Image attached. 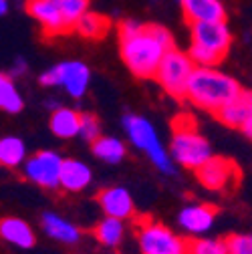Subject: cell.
Listing matches in <instances>:
<instances>
[{
  "instance_id": "obj_9",
  "label": "cell",
  "mask_w": 252,
  "mask_h": 254,
  "mask_svg": "<svg viewBox=\"0 0 252 254\" xmlns=\"http://www.w3.org/2000/svg\"><path fill=\"white\" fill-rule=\"evenodd\" d=\"M196 172L202 186L214 190V192H224V190L232 188L240 178V170L232 160H228V157H214V155Z\"/></svg>"
},
{
  "instance_id": "obj_18",
  "label": "cell",
  "mask_w": 252,
  "mask_h": 254,
  "mask_svg": "<svg viewBox=\"0 0 252 254\" xmlns=\"http://www.w3.org/2000/svg\"><path fill=\"white\" fill-rule=\"evenodd\" d=\"M0 238H4L6 242L18 246V248H33L37 238L35 230L30 228L28 222L22 218H2L0 220Z\"/></svg>"
},
{
  "instance_id": "obj_7",
  "label": "cell",
  "mask_w": 252,
  "mask_h": 254,
  "mask_svg": "<svg viewBox=\"0 0 252 254\" xmlns=\"http://www.w3.org/2000/svg\"><path fill=\"white\" fill-rule=\"evenodd\" d=\"M137 244L141 254H188V240L153 220L139 224Z\"/></svg>"
},
{
  "instance_id": "obj_8",
  "label": "cell",
  "mask_w": 252,
  "mask_h": 254,
  "mask_svg": "<svg viewBox=\"0 0 252 254\" xmlns=\"http://www.w3.org/2000/svg\"><path fill=\"white\" fill-rule=\"evenodd\" d=\"M61 164H63V157L57 151L45 149V151L35 153L33 157H26L22 166H24L26 180H30L41 188L53 190V188H59Z\"/></svg>"
},
{
  "instance_id": "obj_6",
  "label": "cell",
  "mask_w": 252,
  "mask_h": 254,
  "mask_svg": "<svg viewBox=\"0 0 252 254\" xmlns=\"http://www.w3.org/2000/svg\"><path fill=\"white\" fill-rule=\"evenodd\" d=\"M43 87H63L71 97L81 99L89 89L91 71L81 61H63L41 75Z\"/></svg>"
},
{
  "instance_id": "obj_16",
  "label": "cell",
  "mask_w": 252,
  "mask_h": 254,
  "mask_svg": "<svg viewBox=\"0 0 252 254\" xmlns=\"http://www.w3.org/2000/svg\"><path fill=\"white\" fill-rule=\"evenodd\" d=\"M93 180L91 168L81 160H63L61 174H59V186L67 192H81Z\"/></svg>"
},
{
  "instance_id": "obj_13",
  "label": "cell",
  "mask_w": 252,
  "mask_h": 254,
  "mask_svg": "<svg viewBox=\"0 0 252 254\" xmlns=\"http://www.w3.org/2000/svg\"><path fill=\"white\" fill-rule=\"evenodd\" d=\"M188 24L226 20V8L220 0H178Z\"/></svg>"
},
{
  "instance_id": "obj_10",
  "label": "cell",
  "mask_w": 252,
  "mask_h": 254,
  "mask_svg": "<svg viewBox=\"0 0 252 254\" xmlns=\"http://www.w3.org/2000/svg\"><path fill=\"white\" fill-rule=\"evenodd\" d=\"M192 30V45L204 47L220 57H226L232 45V33L226 24V20H218V22H196L190 24Z\"/></svg>"
},
{
  "instance_id": "obj_3",
  "label": "cell",
  "mask_w": 252,
  "mask_h": 254,
  "mask_svg": "<svg viewBox=\"0 0 252 254\" xmlns=\"http://www.w3.org/2000/svg\"><path fill=\"white\" fill-rule=\"evenodd\" d=\"M174 164L188 170H198L212 157L210 141L196 129V121L190 115L174 119V133L168 149Z\"/></svg>"
},
{
  "instance_id": "obj_1",
  "label": "cell",
  "mask_w": 252,
  "mask_h": 254,
  "mask_svg": "<svg viewBox=\"0 0 252 254\" xmlns=\"http://www.w3.org/2000/svg\"><path fill=\"white\" fill-rule=\"evenodd\" d=\"M174 47V37L160 24H141L133 18H125L119 24V53L135 77H153L166 51Z\"/></svg>"
},
{
  "instance_id": "obj_31",
  "label": "cell",
  "mask_w": 252,
  "mask_h": 254,
  "mask_svg": "<svg viewBox=\"0 0 252 254\" xmlns=\"http://www.w3.org/2000/svg\"><path fill=\"white\" fill-rule=\"evenodd\" d=\"M8 12V0H0V16H4Z\"/></svg>"
},
{
  "instance_id": "obj_4",
  "label": "cell",
  "mask_w": 252,
  "mask_h": 254,
  "mask_svg": "<svg viewBox=\"0 0 252 254\" xmlns=\"http://www.w3.org/2000/svg\"><path fill=\"white\" fill-rule=\"evenodd\" d=\"M123 129L127 133L129 141L139 151H143L149 157V162L162 174H168V176L176 174V164L172 162L168 149L162 145L160 135H157L155 127L151 125L149 119L141 115H133V113L123 115Z\"/></svg>"
},
{
  "instance_id": "obj_12",
  "label": "cell",
  "mask_w": 252,
  "mask_h": 254,
  "mask_svg": "<svg viewBox=\"0 0 252 254\" xmlns=\"http://www.w3.org/2000/svg\"><path fill=\"white\" fill-rule=\"evenodd\" d=\"M99 206L105 212V216L117 218V220H123V222L133 218V214H135V204H133L129 190H125L121 186L103 190V192L99 194Z\"/></svg>"
},
{
  "instance_id": "obj_20",
  "label": "cell",
  "mask_w": 252,
  "mask_h": 254,
  "mask_svg": "<svg viewBox=\"0 0 252 254\" xmlns=\"http://www.w3.org/2000/svg\"><path fill=\"white\" fill-rule=\"evenodd\" d=\"M109 26H111V20H109L105 14L87 10V12L77 20L75 30H77L81 37H87V39H103V37L109 33Z\"/></svg>"
},
{
  "instance_id": "obj_24",
  "label": "cell",
  "mask_w": 252,
  "mask_h": 254,
  "mask_svg": "<svg viewBox=\"0 0 252 254\" xmlns=\"http://www.w3.org/2000/svg\"><path fill=\"white\" fill-rule=\"evenodd\" d=\"M22 105H24L22 95L18 93L16 85L12 83V77L0 73V109L6 113H18L22 109Z\"/></svg>"
},
{
  "instance_id": "obj_29",
  "label": "cell",
  "mask_w": 252,
  "mask_h": 254,
  "mask_svg": "<svg viewBox=\"0 0 252 254\" xmlns=\"http://www.w3.org/2000/svg\"><path fill=\"white\" fill-rule=\"evenodd\" d=\"M224 246L226 254H252V238L248 234H232Z\"/></svg>"
},
{
  "instance_id": "obj_5",
  "label": "cell",
  "mask_w": 252,
  "mask_h": 254,
  "mask_svg": "<svg viewBox=\"0 0 252 254\" xmlns=\"http://www.w3.org/2000/svg\"><path fill=\"white\" fill-rule=\"evenodd\" d=\"M192 69H194V65H192L190 57H188L184 51H178L176 47H172L162 57L153 77H155L157 83L164 87L166 93H170L172 97H180L182 99L184 91H186L188 77H190Z\"/></svg>"
},
{
  "instance_id": "obj_25",
  "label": "cell",
  "mask_w": 252,
  "mask_h": 254,
  "mask_svg": "<svg viewBox=\"0 0 252 254\" xmlns=\"http://www.w3.org/2000/svg\"><path fill=\"white\" fill-rule=\"evenodd\" d=\"M61 18H63V24H65L67 33L75 28L77 20L89 10V0H53Z\"/></svg>"
},
{
  "instance_id": "obj_21",
  "label": "cell",
  "mask_w": 252,
  "mask_h": 254,
  "mask_svg": "<svg viewBox=\"0 0 252 254\" xmlns=\"http://www.w3.org/2000/svg\"><path fill=\"white\" fill-rule=\"evenodd\" d=\"M93 153L95 157H99L101 162H107V164H119L123 157H125V143L117 137H103L99 135L95 141H93Z\"/></svg>"
},
{
  "instance_id": "obj_28",
  "label": "cell",
  "mask_w": 252,
  "mask_h": 254,
  "mask_svg": "<svg viewBox=\"0 0 252 254\" xmlns=\"http://www.w3.org/2000/svg\"><path fill=\"white\" fill-rule=\"evenodd\" d=\"M79 135L85 141H91V143L101 135V127H99V121H97L95 115H91V113H81L79 115Z\"/></svg>"
},
{
  "instance_id": "obj_23",
  "label": "cell",
  "mask_w": 252,
  "mask_h": 254,
  "mask_svg": "<svg viewBox=\"0 0 252 254\" xmlns=\"http://www.w3.org/2000/svg\"><path fill=\"white\" fill-rule=\"evenodd\" d=\"M26 160V145L20 137L8 135L0 139V164L6 168H18Z\"/></svg>"
},
{
  "instance_id": "obj_17",
  "label": "cell",
  "mask_w": 252,
  "mask_h": 254,
  "mask_svg": "<svg viewBox=\"0 0 252 254\" xmlns=\"http://www.w3.org/2000/svg\"><path fill=\"white\" fill-rule=\"evenodd\" d=\"M41 226H43L47 236H51L53 240L63 242V244H75L81 238V230L73 224V222H69L67 218H63L55 212H45L43 214Z\"/></svg>"
},
{
  "instance_id": "obj_27",
  "label": "cell",
  "mask_w": 252,
  "mask_h": 254,
  "mask_svg": "<svg viewBox=\"0 0 252 254\" xmlns=\"http://www.w3.org/2000/svg\"><path fill=\"white\" fill-rule=\"evenodd\" d=\"M188 57H190L192 61V65L194 67H216L222 63V57L204 49V47H198V45H190V49H188L186 53Z\"/></svg>"
},
{
  "instance_id": "obj_11",
  "label": "cell",
  "mask_w": 252,
  "mask_h": 254,
  "mask_svg": "<svg viewBox=\"0 0 252 254\" xmlns=\"http://www.w3.org/2000/svg\"><path fill=\"white\" fill-rule=\"evenodd\" d=\"M216 210L208 204H188L178 214V224L186 234L200 236L212 230Z\"/></svg>"
},
{
  "instance_id": "obj_19",
  "label": "cell",
  "mask_w": 252,
  "mask_h": 254,
  "mask_svg": "<svg viewBox=\"0 0 252 254\" xmlns=\"http://www.w3.org/2000/svg\"><path fill=\"white\" fill-rule=\"evenodd\" d=\"M79 115L75 109H67V107H59L53 111L51 115V131L61 137V139H71L79 135Z\"/></svg>"
},
{
  "instance_id": "obj_2",
  "label": "cell",
  "mask_w": 252,
  "mask_h": 254,
  "mask_svg": "<svg viewBox=\"0 0 252 254\" xmlns=\"http://www.w3.org/2000/svg\"><path fill=\"white\" fill-rule=\"evenodd\" d=\"M240 91H242L240 83L220 69L194 67L190 77H188L184 97L196 107L216 113L224 103L234 99Z\"/></svg>"
},
{
  "instance_id": "obj_15",
  "label": "cell",
  "mask_w": 252,
  "mask_h": 254,
  "mask_svg": "<svg viewBox=\"0 0 252 254\" xmlns=\"http://www.w3.org/2000/svg\"><path fill=\"white\" fill-rule=\"evenodd\" d=\"M216 117L228 127H242L244 121L252 119V95L250 91L242 89L234 99H230L228 103H224L216 111Z\"/></svg>"
},
{
  "instance_id": "obj_22",
  "label": "cell",
  "mask_w": 252,
  "mask_h": 254,
  "mask_svg": "<svg viewBox=\"0 0 252 254\" xmlns=\"http://www.w3.org/2000/svg\"><path fill=\"white\" fill-rule=\"evenodd\" d=\"M123 236H125V222L123 220H117V218L105 216L99 222V224H97V228H95V238L103 246H107V248L119 246L121 240H123Z\"/></svg>"
},
{
  "instance_id": "obj_26",
  "label": "cell",
  "mask_w": 252,
  "mask_h": 254,
  "mask_svg": "<svg viewBox=\"0 0 252 254\" xmlns=\"http://www.w3.org/2000/svg\"><path fill=\"white\" fill-rule=\"evenodd\" d=\"M188 254H226V246L218 238H194L188 240Z\"/></svg>"
},
{
  "instance_id": "obj_30",
  "label": "cell",
  "mask_w": 252,
  "mask_h": 254,
  "mask_svg": "<svg viewBox=\"0 0 252 254\" xmlns=\"http://www.w3.org/2000/svg\"><path fill=\"white\" fill-rule=\"evenodd\" d=\"M12 77H20V75H24L26 73V63L22 61V59H18L16 63H14V65H12Z\"/></svg>"
},
{
  "instance_id": "obj_14",
  "label": "cell",
  "mask_w": 252,
  "mask_h": 254,
  "mask_svg": "<svg viewBox=\"0 0 252 254\" xmlns=\"http://www.w3.org/2000/svg\"><path fill=\"white\" fill-rule=\"evenodd\" d=\"M26 12L43 26L47 37L67 33V28H65V24H63V18H61L53 0H28Z\"/></svg>"
}]
</instances>
